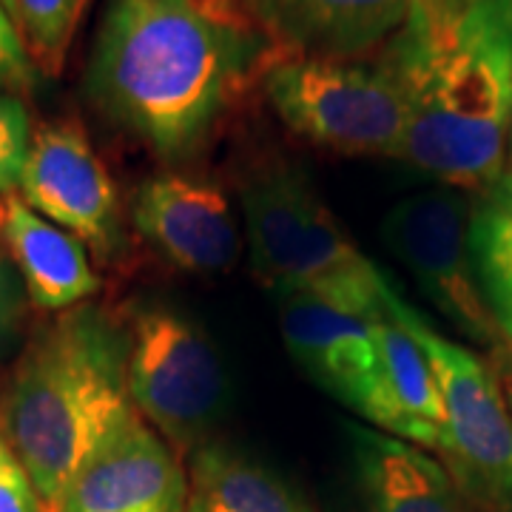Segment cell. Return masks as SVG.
I'll return each mask as SVG.
<instances>
[{
  "instance_id": "7a4b0ae2",
  "label": "cell",
  "mask_w": 512,
  "mask_h": 512,
  "mask_svg": "<svg viewBox=\"0 0 512 512\" xmlns=\"http://www.w3.org/2000/svg\"><path fill=\"white\" fill-rule=\"evenodd\" d=\"M384 55L410 97L399 160L453 188L495 183L512 131V0H419Z\"/></svg>"
},
{
  "instance_id": "d4e9b609",
  "label": "cell",
  "mask_w": 512,
  "mask_h": 512,
  "mask_svg": "<svg viewBox=\"0 0 512 512\" xmlns=\"http://www.w3.org/2000/svg\"><path fill=\"white\" fill-rule=\"evenodd\" d=\"M507 157H510V165H507V171H512V131H510V146H507Z\"/></svg>"
},
{
  "instance_id": "d6986e66",
  "label": "cell",
  "mask_w": 512,
  "mask_h": 512,
  "mask_svg": "<svg viewBox=\"0 0 512 512\" xmlns=\"http://www.w3.org/2000/svg\"><path fill=\"white\" fill-rule=\"evenodd\" d=\"M92 0H18V29L37 74L57 77Z\"/></svg>"
},
{
  "instance_id": "7402d4cb",
  "label": "cell",
  "mask_w": 512,
  "mask_h": 512,
  "mask_svg": "<svg viewBox=\"0 0 512 512\" xmlns=\"http://www.w3.org/2000/svg\"><path fill=\"white\" fill-rule=\"evenodd\" d=\"M37 69L29 60L18 23L0 3V86L9 92H29L35 86Z\"/></svg>"
},
{
  "instance_id": "ba28073f",
  "label": "cell",
  "mask_w": 512,
  "mask_h": 512,
  "mask_svg": "<svg viewBox=\"0 0 512 512\" xmlns=\"http://www.w3.org/2000/svg\"><path fill=\"white\" fill-rule=\"evenodd\" d=\"M382 242L464 336L484 345L501 342L478 288L470 251V200L464 194L441 185L404 197L382 220Z\"/></svg>"
},
{
  "instance_id": "9c48e42d",
  "label": "cell",
  "mask_w": 512,
  "mask_h": 512,
  "mask_svg": "<svg viewBox=\"0 0 512 512\" xmlns=\"http://www.w3.org/2000/svg\"><path fill=\"white\" fill-rule=\"evenodd\" d=\"M18 194L100 259H111L123 245L117 185L77 120H49L32 131Z\"/></svg>"
},
{
  "instance_id": "2e32d148",
  "label": "cell",
  "mask_w": 512,
  "mask_h": 512,
  "mask_svg": "<svg viewBox=\"0 0 512 512\" xmlns=\"http://www.w3.org/2000/svg\"><path fill=\"white\" fill-rule=\"evenodd\" d=\"M367 512H476L439 458L376 427H350Z\"/></svg>"
},
{
  "instance_id": "277c9868",
  "label": "cell",
  "mask_w": 512,
  "mask_h": 512,
  "mask_svg": "<svg viewBox=\"0 0 512 512\" xmlns=\"http://www.w3.org/2000/svg\"><path fill=\"white\" fill-rule=\"evenodd\" d=\"M242 214L254 271L274 288H293L365 319L387 313V279L348 237L305 174L276 165L245 180Z\"/></svg>"
},
{
  "instance_id": "5bb4252c",
  "label": "cell",
  "mask_w": 512,
  "mask_h": 512,
  "mask_svg": "<svg viewBox=\"0 0 512 512\" xmlns=\"http://www.w3.org/2000/svg\"><path fill=\"white\" fill-rule=\"evenodd\" d=\"M0 242L23 276L37 311L66 313L100 291L86 245L55 222L43 220L20 194L0 197Z\"/></svg>"
},
{
  "instance_id": "4fadbf2b",
  "label": "cell",
  "mask_w": 512,
  "mask_h": 512,
  "mask_svg": "<svg viewBox=\"0 0 512 512\" xmlns=\"http://www.w3.org/2000/svg\"><path fill=\"white\" fill-rule=\"evenodd\" d=\"M279 57H362L402 32L419 0H248Z\"/></svg>"
},
{
  "instance_id": "6da1fadb",
  "label": "cell",
  "mask_w": 512,
  "mask_h": 512,
  "mask_svg": "<svg viewBox=\"0 0 512 512\" xmlns=\"http://www.w3.org/2000/svg\"><path fill=\"white\" fill-rule=\"evenodd\" d=\"M276 57L248 0H109L86 92L114 126L183 160Z\"/></svg>"
},
{
  "instance_id": "5b68a950",
  "label": "cell",
  "mask_w": 512,
  "mask_h": 512,
  "mask_svg": "<svg viewBox=\"0 0 512 512\" xmlns=\"http://www.w3.org/2000/svg\"><path fill=\"white\" fill-rule=\"evenodd\" d=\"M262 89L279 120L336 154L402 157L410 97L390 57H276Z\"/></svg>"
},
{
  "instance_id": "30bf717a",
  "label": "cell",
  "mask_w": 512,
  "mask_h": 512,
  "mask_svg": "<svg viewBox=\"0 0 512 512\" xmlns=\"http://www.w3.org/2000/svg\"><path fill=\"white\" fill-rule=\"evenodd\" d=\"M177 450L134 407L80 467L57 512H185Z\"/></svg>"
},
{
  "instance_id": "484cf974",
  "label": "cell",
  "mask_w": 512,
  "mask_h": 512,
  "mask_svg": "<svg viewBox=\"0 0 512 512\" xmlns=\"http://www.w3.org/2000/svg\"><path fill=\"white\" fill-rule=\"evenodd\" d=\"M510 410H512V393H510Z\"/></svg>"
},
{
  "instance_id": "8992f818",
  "label": "cell",
  "mask_w": 512,
  "mask_h": 512,
  "mask_svg": "<svg viewBox=\"0 0 512 512\" xmlns=\"http://www.w3.org/2000/svg\"><path fill=\"white\" fill-rule=\"evenodd\" d=\"M384 305L427 353L444 404V436L436 458L476 512H512V410L495 373L473 350L447 339L407 305L393 285Z\"/></svg>"
},
{
  "instance_id": "9a60e30c",
  "label": "cell",
  "mask_w": 512,
  "mask_h": 512,
  "mask_svg": "<svg viewBox=\"0 0 512 512\" xmlns=\"http://www.w3.org/2000/svg\"><path fill=\"white\" fill-rule=\"evenodd\" d=\"M379 376L365 419L393 439L436 456L444 436V404L427 353L387 311L376 322Z\"/></svg>"
},
{
  "instance_id": "ffe728a7",
  "label": "cell",
  "mask_w": 512,
  "mask_h": 512,
  "mask_svg": "<svg viewBox=\"0 0 512 512\" xmlns=\"http://www.w3.org/2000/svg\"><path fill=\"white\" fill-rule=\"evenodd\" d=\"M32 131L35 128L23 100L9 89H0V197L18 194Z\"/></svg>"
},
{
  "instance_id": "8fae6325",
  "label": "cell",
  "mask_w": 512,
  "mask_h": 512,
  "mask_svg": "<svg viewBox=\"0 0 512 512\" xmlns=\"http://www.w3.org/2000/svg\"><path fill=\"white\" fill-rule=\"evenodd\" d=\"M131 220L137 234L171 265L191 274H220L239 259V225L220 185L160 171L137 188Z\"/></svg>"
},
{
  "instance_id": "7c38bea8",
  "label": "cell",
  "mask_w": 512,
  "mask_h": 512,
  "mask_svg": "<svg viewBox=\"0 0 512 512\" xmlns=\"http://www.w3.org/2000/svg\"><path fill=\"white\" fill-rule=\"evenodd\" d=\"M279 330L302 370L365 419L376 376V322L293 288H274Z\"/></svg>"
},
{
  "instance_id": "4316f807",
  "label": "cell",
  "mask_w": 512,
  "mask_h": 512,
  "mask_svg": "<svg viewBox=\"0 0 512 512\" xmlns=\"http://www.w3.org/2000/svg\"><path fill=\"white\" fill-rule=\"evenodd\" d=\"M0 89H3V86H0Z\"/></svg>"
},
{
  "instance_id": "603a6c76",
  "label": "cell",
  "mask_w": 512,
  "mask_h": 512,
  "mask_svg": "<svg viewBox=\"0 0 512 512\" xmlns=\"http://www.w3.org/2000/svg\"><path fill=\"white\" fill-rule=\"evenodd\" d=\"M15 311V291H12V271H9V256L0 251V336L9 328V319Z\"/></svg>"
},
{
  "instance_id": "3957f363",
  "label": "cell",
  "mask_w": 512,
  "mask_h": 512,
  "mask_svg": "<svg viewBox=\"0 0 512 512\" xmlns=\"http://www.w3.org/2000/svg\"><path fill=\"white\" fill-rule=\"evenodd\" d=\"M128 336L111 313H60L23 350L0 399V427L29 470L43 512H57L80 467L126 416Z\"/></svg>"
},
{
  "instance_id": "cb8c5ba5",
  "label": "cell",
  "mask_w": 512,
  "mask_h": 512,
  "mask_svg": "<svg viewBox=\"0 0 512 512\" xmlns=\"http://www.w3.org/2000/svg\"><path fill=\"white\" fill-rule=\"evenodd\" d=\"M3 6H6V12L12 15V20L18 23V0H0Z\"/></svg>"
},
{
  "instance_id": "e0dca14e",
  "label": "cell",
  "mask_w": 512,
  "mask_h": 512,
  "mask_svg": "<svg viewBox=\"0 0 512 512\" xmlns=\"http://www.w3.org/2000/svg\"><path fill=\"white\" fill-rule=\"evenodd\" d=\"M185 512H316L291 484L228 444L194 450Z\"/></svg>"
},
{
  "instance_id": "ac0fdd59",
  "label": "cell",
  "mask_w": 512,
  "mask_h": 512,
  "mask_svg": "<svg viewBox=\"0 0 512 512\" xmlns=\"http://www.w3.org/2000/svg\"><path fill=\"white\" fill-rule=\"evenodd\" d=\"M470 251L495 328L512 342V171L470 202Z\"/></svg>"
},
{
  "instance_id": "52a82bcc",
  "label": "cell",
  "mask_w": 512,
  "mask_h": 512,
  "mask_svg": "<svg viewBox=\"0 0 512 512\" xmlns=\"http://www.w3.org/2000/svg\"><path fill=\"white\" fill-rule=\"evenodd\" d=\"M126 336L131 407L177 453L197 450L222 416L228 393L214 342L194 319L160 302L131 313Z\"/></svg>"
},
{
  "instance_id": "44dd1931",
  "label": "cell",
  "mask_w": 512,
  "mask_h": 512,
  "mask_svg": "<svg viewBox=\"0 0 512 512\" xmlns=\"http://www.w3.org/2000/svg\"><path fill=\"white\" fill-rule=\"evenodd\" d=\"M0 512H43L29 470L0 427Z\"/></svg>"
}]
</instances>
